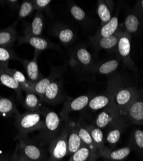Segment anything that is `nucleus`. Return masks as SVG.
<instances>
[{"label":"nucleus","mask_w":143,"mask_h":161,"mask_svg":"<svg viewBox=\"0 0 143 161\" xmlns=\"http://www.w3.org/2000/svg\"><path fill=\"white\" fill-rule=\"evenodd\" d=\"M14 118L16 126L21 137L45 128V114L40 111L19 113Z\"/></svg>","instance_id":"nucleus-1"},{"label":"nucleus","mask_w":143,"mask_h":161,"mask_svg":"<svg viewBox=\"0 0 143 161\" xmlns=\"http://www.w3.org/2000/svg\"><path fill=\"white\" fill-rule=\"evenodd\" d=\"M68 131L65 123L61 133L51 141L49 152L50 157L48 161H61L68 155Z\"/></svg>","instance_id":"nucleus-2"},{"label":"nucleus","mask_w":143,"mask_h":161,"mask_svg":"<svg viewBox=\"0 0 143 161\" xmlns=\"http://www.w3.org/2000/svg\"><path fill=\"white\" fill-rule=\"evenodd\" d=\"M16 153L18 159L27 161H40L43 157V151L40 147L25 139L19 140Z\"/></svg>","instance_id":"nucleus-3"},{"label":"nucleus","mask_w":143,"mask_h":161,"mask_svg":"<svg viewBox=\"0 0 143 161\" xmlns=\"http://www.w3.org/2000/svg\"><path fill=\"white\" fill-rule=\"evenodd\" d=\"M112 97V103L122 115H125L128 107L139 97L137 90L132 88H123L116 91Z\"/></svg>","instance_id":"nucleus-4"},{"label":"nucleus","mask_w":143,"mask_h":161,"mask_svg":"<svg viewBox=\"0 0 143 161\" xmlns=\"http://www.w3.org/2000/svg\"><path fill=\"white\" fill-rule=\"evenodd\" d=\"M62 119L55 112L49 110L45 114V128L43 137L52 141L54 139L62 130Z\"/></svg>","instance_id":"nucleus-5"},{"label":"nucleus","mask_w":143,"mask_h":161,"mask_svg":"<svg viewBox=\"0 0 143 161\" xmlns=\"http://www.w3.org/2000/svg\"><path fill=\"white\" fill-rule=\"evenodd\" d=\"M121 116L119 110L112 103L97 115L95 120L96 126L100 129L109 127L119 120Z\"/></svg>","instance_id":"nucleus-6"},{"label":"nucleus","mask_w":143,"mask_h":161,"mask_svg":"<svg viewBox=\"0 0 143 161\" xmlns=\"http://www.w3.org/2000/svg\"><path fill=\"white\" fill-rule=\"evenodd\" d=\"M68 131V155H71L79 150L83 143L77 132L76 124L74 122L66 120Z\"/></svg>","instance_id":"nucleus-7"},{"label":"nucleus","mask_w":143,"mask_h":161,"mask_svg":"<svg viewBox=\"0 0 143 161\" xmlns=\"http://www.w3.org/2000/svg\"><path fill=\"white\" fill-rule=\"evenodd\" d=\"M38 51L35 50V54L33 59L26 60L24 59L18 58V60L21 62L26 73L28 76L29 80L32 83H36L43 78V75L39 70L37 64V54Z\"/></svg>","instance_id":"nucleus-8"},{"label":"nucleus","mask_w":143,"mask_h":161,"mask_svg":"<svg viewBox=\"0 0 143 161\" xmlns=\"http://www.w3.org/2000/svg\"><path fill=\"white\" fill-rule=\"evenodd\" d=\"M124 115L132 123L143 124V101L137 98L128 107Z\"/></svg>","instance_id":"nucleus-9"},{"label":"nucleus","mask_w":143,"mask_h":161,"mask_svg":"<svg viewBox=\"0 0 143 161\" xmlns=\"http://www.w3.org/2000/svg\"><path fill=\"white\" fill-rule=\"evenodd\" d=\"M18 43L29 44L38 52L43 51L52 47V43L49 42L47 39L41 36H32L24 35L18 37Z\"/></svg>","instance_id":"nucleus-10"},{"label":"nucleus","mask_w":143,"mask_h":161,"mask_svg":"<svg viewBox=\"0 0 143 161\" xmlns=\"http://www.w3.org/2000/svg\"><path fill=\"white\" fill-rule=\"evenodd\" d=\"M90 100V97L86 95L81 96L73 99L64 105L63 111L61 113V116L65 117L67 114L70 112L82 110L88 106Z\"/></svg>","instance_id":"nucleus-11"},{"label":"nucleus","mask_w":143,"mask_h":161,"mask_svg":"<svg viewBox=\"0 0 143 161\" xmlns=\"http://www.w3.org/2000/svg\"><path fill=\"white\" fill-rule=\"evenodd\" d=\"M0 66H1L7 74H8L15 79V80L21 86L23 91L25 92L26 93L32 92V83L30 81L29 79H27V77H25V75L21 72L17 70L16 69H10L8 68V65H5L2 63H0Z\"/></svg>","instance_id":"nucleus-12"},{"label":"nucleus","mask_w":143,"mask_h":161,"mask_svg":"<svg viewBox=\"0 0 143 161\" xmlns=\"http://www.w3.org/2000/svg\"><path fill=\"white\" fill-rule=\"evenodd\" d=\"M124 126L123 119L121 118L108 127V130L105 137V141L111 146L118 143L121 138Z\"/></svg>","instance_id":"nucleus-13"},{"label":"nucleus","mask_w":143,"mask_h":161,"mask_svg":"<svg viewBox=\"0 0 143 161\" xmlns=\"http://www.w3.org/2000/svg\"><path fill=\"white\" fill-rule=\"evenodd\" d=\"M61 96V84L60 81L54 80L48 87L42 101L50 104H54L59 100Z\"/></svg>","instance_id":"nucleus-14"},{"label":"nucleus","mask_w":143,"mask_h":161,"mask_svg":"<svg viewBox=\"0 0 143 161\" xmlns=\"http://www.w3.org/2000/svg\"><path fill=\"white\" fill-rule=\"evenodd\" d=\"M43 16L41 11H37L31 23L25 31V35L40 36L43 29Z\"/></svg>","instance_id":"nucleus-15"},{"label":"nucleus","mask_w":143,"mask_h":161,"mask_svg":"<svg viewBox=\"0 0 143 161\" xmlns=\"http://www.w3.org/2000/svg\"><path fill=\"white\" fill-rule=\"evenodd\" d=\"M76 128L79 136L83 143L84 145L86 146L92 152V153L97 157L99 158L100 157L99 152L97 148V147L94 142V141L91 137L90 133L87 130L86 126H84L83 125L78 123L76 124Z\"/></svg>","instance_id":"nucleus-16"},{"label":"nucleus","mask_w":143,"mask_h":161,"mask_svg":"<svg viewBox=\"0 0 143 161\" xmlns=\"http://www.w3.org/2000/svg\"><path fill=\"white\" fill-rule=\"evenodd\" d=\"M0 81L2 84L9 88L14 90L16 93L18 97L20 99H23L22 88L19 83L15 80V79L10 75L7 74L1 66H0Z\"/></svg>","instance_id":"nucleus-17"},{"label":"nucleus","mask_w":143,"mask_h":161,"mask_svg":"<svg viewBox=\"0 0 143 161\" xmlns=\"http://www.w3.org/2000/svg\"><path fill=\"white\" fill-rule=\"evenodd\" d=\"M85 126L92 137L101 157V153L107 149V147L105 146V137L102 130L93 125Z\"/></svg>","instance_id":"nucleus-18"},{"label":"nucleus","mask_w":143,"mask_h":161,"mask_svg":"<svg viewBox=\"0 0 143 161\" xmlns=\"http://www.w3.org/2000/svg\"><path fill=\"white\" fill-rule=\"evenodd\" d=\"M130 152V147H124L117 150H111L107 147V149L101 153V157L112 161H121L128 157Z\"/></svg>","instance_id":"nucleus-19"},{"label":"nucleus","mask_w":143,"mask_h":161,"mask_svg":"<svg viewBox=\"0 0 143 161\" xmlns=\"http://www.w3.org/2000/svg\"><path fill=\"white\" fill-rule=\"evenodd\" d=\"M17 107L12 99L0 96V116L8 117L18 114Z\"/></svg>","instance_id":"nucleus-20"},{"label":"nucleus","mask_w":143,"mask_h":161,"mask_svg":"<svg viewBox=\"0 0 143 161\" xmlns=\"http://www.w3.org/2000/svg\"><path fill=\"white\" fill-rule=\"evenodd\" d=\"M18 34L16 29L10 27L0 31V47H10L18 39Z\"/></svg>","instance_id":"nucleus-21"},{"label":"nucleus","mask_w":143,"mask_h":161,"mask_svg":"<svg viewBox=\"0 0 143 161\" xmlns=\"http://www.w3.org/2000/svg\"><path fill=\"white\" fill-rule=\"evenodd\" d=\"M111 104H112V96L99 95L91 99L88 106L91 110L96 111L105 108Z\"/></svg>","instance_id":"nucleus-22"},{"label":"nucleus","mask_w":143,"mask_h":161,"mask_svg":"<svg viewBox=\"0 0 143 161\" xmlns=\"http://www.w3.org/2000/svg\"><path fill=\"white\" fill-rule=\"evenodd\" d=\"M97 158V157L89 147L83 144L77 152L70 155L68 161H95Z\"/></svg>","instance_id":"nucleus-23"},{"label":"nucleus","mask_w":143,"mask_h":161,"mask_svg":"<svg viewBox=\"0 0 143 161\" xmlns=\"http://www.w3.org/2000/svg\"><path fill=\"white\" fill-rule=\"evenodd\" d=\"M41 99L34 92L26 93V96L23 100V105L29 112L40 111L41 106Z\"/></svg>","instance_id":"nucleus-24"},{"label":"nucleus","mask_w":143,"mask_h":161,"mask_svg":"<svg viewBox=\"0 0 143 161\" xmlns=\"http://www.w3.org/2000/svg\"><path fill=\"white\" fill-rule=\"evenodd\" d=\"M54 77L53 75H50L45 78H42L36 83H32V92L35 93L42 101L43 96L45 93L50 83L54 81Z\"/></svg>","instance_id":"nucleus-25"},{"label":"nucleus","mask_w":143,"mask_h":161,"mask_svg":"<svg viewBox=\"0 0 143 161\" xmlns=\"http://www.w3.org/2000/svg\"><path fill=\"white\" fill-rule=\"evenodd\" d=\"M118 46L120 56L123 59H129V53H130L131 50V43L129 37L126 34L120 35Z\"/></svg>","instance_id":"nucleus-26"},{"label":"nucleus","mask_w":143,"mask_h":161,"mask_svg":"<svg viewBox=\"0 0 143 161\" xmlns=\"http://www.w3.org/2000/svg\"><path fill=\"white\" fill-rule=\"evenodd\" d=\"M118 18L115 16L112 18L111 20L104 25L101 29L99 32L101 37H107L115 34L116 31L118 30Z\"/></svg>","instance_id":"nucleus-27"},{"label":"nucleus","mask_w":143,"mask_h":161,"mask_svg":"<svg viewBox=\"0 0 143 161\" xmlns=\"http://www.w3.org/2000/svg\"><path fill=\"white\" fill-rule=\"evenodd\" d=\"M121 34H113L107 37H100L96 42V45L102 49H111L118 43Z\"/></svg>","instance_id":"nucleus-28"},{"label":"nucleus","mask_w":143,"mask_h":161,"mask_svg":"<svg viewBox=\"0 0 143 161\" xmlns=\"http://www.w3.org/2000/svg\"><path fill=\"white\" fill-rule=\"evenodd\" d=\"M131 144L141 156H143V130L137 129L133 131L131 137Z\"/></svg>","instance_id":"nucleus-29"},{"label":"nucleus","mask_w":143,"mask_h":161,"mask_svg":"<svg viewBox=\"0 0 143 161\" xmlns=\"http://www.w3.org/2000/svg\"><path fill=\"white\" fill-rule=\"evenodd\" d=\"M97 14L99 16V18L101 21L102 26L108 23L112 19L111 12L108 6L105 4V2L103 1L98 2Z\"/></svg>","instance_id":"nucleus-30"},{"label":"nucleus","mask_w":143,"mask_h":161,"mask_svg":"<svg viewBox=\"0 0 143 161\" xmlns=\"http://www.w3.org/2000/svg\"><path fill=\"white\" fill-rule=\"evenodd\" d=\"M124 25L127 32L129 33H134L139 29L140 21L136 15L131 14L126 18Z\"/></svg>","instance_id":"nucleus-31"},{"label":"nucleus","mask_w":143,"mask_h":161,"mask_svg":"<svg viewBox=\"0 0 143 161\" xmlns=\"http://www.w3.org/2000/svg\"><path fill=\"white\" fill-rule=\"evenodd\" d=\"M75 58L78 62L84 66H88L92 63L90 53L85 48H81L76 52Z\"/></svg>","instance_id":"nucleus-32"},{"label":"nucleus","mask_w":143,"mask_h":161,"mask_svg":"<svg viewBox=\"0 0 143 161\" xmlns=\"http://www.w3.org/2000/svg\"><path fill=\"white\" fill-rule=\"evenodd\" d=\"M119 66L118 61L113 59L101 64L97 69L99 73L101 74H109L115 71Z\"/></svg>","instance_id":"nucleus-33"},{"label":"nucleus","mask_w":143,"mask_h":161,"mask_svg":"<svg viewBox=\"0 0 143 161\" xmlns=\"http://www.w3.org/2000/svg\"><path fill=\"white\" fill-rule=\"evenodd\" d=\"M34 10V7L32 1H24L19 7L18 20L27 18Z\"/></svg>","instance_id":"nucleus-34"},{"label":"nucleus","mask_w":143,"mask_h":161,"mask_svg":"<svg viewBox=\"0 0 143 161\" xmlns=\"http://www.w3.org/2000/svg\"><path fill=\"white\" fill-rule=\"evenodd\" d=\"M13 59H18L14 52L8 47H0V63L8 65V61Z\"/></svg>","instance_id":"nucleus-35"},{"label":"nucleus","mask_w":143,"mask_h":161,"mask_svg":"<svg viewBox=\"0 0 143 161\" xmlns=\"http://www.w3.org/2000/svg\"><path fill=\"white\" fill-rule=\"evenodd\" d=\"M58 37L61 43L68 44L73 40L74 37V34L71 29L64 28L61 29L58 32Z\"/></svg>","instance_id":"nucleus-36"},{"label":"nucleus","mask_w":143,"mask_h":161,"mask_svg":"<svg viewBox=\"0 0 143 161\" xmlns=\"http://www.w3.org/2000/svg\"><path fill=\"white\" fill-rule=\"evenodd\" d=\"M70 13L72 16L77 21H83L86 17V13L80 7L72 5L70 7Z\"/></svg>","instance_id":"nucleus-37"},{"label":"nucleus","mask_w":143,"mask_h":161,"mask_svg":"<svg viewBox=\"0 0 143 161\" xmlns=\"http://www.w3.org/2000/svg\"><path fill=\"white\" fill-rule=\"evenodd\" d=\"M51 2L50 0H34L32 1L34 10H37V11H41L47 8Z\"/></svg>","instance_id":"nucleus-38"},{"label":"nucleus","mask_w":143,"mask_h":161,"mask_svg":"<svg viewBox=\"0 0 143 161\" xmlns=\"http://www.w3.org/2000/svg\"><path fill=\"white\" fill-rule=\"evenodd\" d=\"M140 5H141V7H142V8L143 9V0H142V1H140Z\"/></svg>","instance_id":"nucleus-39"},{"label":"nucleus","mask_w":143,"mask_h":161,"mask_svg":"<svg viewBox=\"0 0 143 161\" xmlns=\"http://www.w3.org/2000/svg\"><path fill=\"white\" fill-rule=\"evenodd\" d=\"M16 161H27V160H22V159H18Z\"/></svg>","instance_id":"nucleus-40"},{"label":"nucleus","mask_w":143,"mask_h":161,"mask_svg":"<svg viewBox=\"0 0 143 161\" xmlns=\"http://www.w3.org/2000/svg\"><path fill=\"white\" fill-rule=\"evenodd\" d=\"M0 161H5V160H4L2 159V158H0Z\"/></svg>","instance_id":"nucleus-41"}]
</instances>
